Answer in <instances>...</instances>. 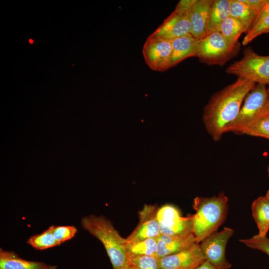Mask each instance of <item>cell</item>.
I'll return each mask as SVG.
<instances>
[{"label":"cell","instance_id":"1","mask_svg":"<svg viewBox=\"0 0 269 269\" xmlns=\"http://www.w3.org/2000/svg\"><path fill=\"white\" fill-rule=\"evenodd\" d=\"M256 84L238 77L211 97L204 109L203 122L214 141H219L227 127L236 119L246 95Z\"/></svg>","mask_w":269,"mask_h":269},{"label":"cell","instance_id":"2","mask_svg":"<svg viewBox=\"0 0 269 269\" xmlns=\"http://www.w3.org/2000/svg\"><path fill=\"white\" fill-rule=\"evenodd\" d=\"M82 227L103 245L113 269H124L131 265L127 251V240L112 222L103 216L89 215L81 219Z\"/></svg>","mask_w":269,"mask_h":269},{"label":"cell","instance_id":"3","mask_svg":"<svg viewBox=\"0 0 269 269\" xmlns=\"http://www.w3.org/2000/svg\"><path fill=\"white\" fill-rule=\"evenodd\" d=\"M228 199L223 192L212 197H196L193 207V234L199 243L217 232L225 221L228 213Z\"/></svg>","mask_w":269,"mask_h":269},{"label":"cell","instance_id":"4","mask_svg":"<svg viewBox=\"0 0 269 269\" xmlns=\"http://www.w3.org/2000/svg\"><path fill=\"white\" fill-rule=\"evenodd\" d=\"M240 48V43L230 45L219 31H215L198 40L195 57L206 64L222 66L235 57Z\"/></svg>","mask_w":269,"mask_h":269},{"label":"cell","instance_id":"5","mask_svg":"<svg viewBox=\"0 0 269 269\" xmlns=\"http://www.w3.org/2000/svg\"><path fill=\"white\" fill-rule=\"evenodd\" d=\"M226 72L256 84L269 86V56L260 55L251 48H246L242 58L229 65Z\"/></svg>","mask_w":269,"mask_h":269},{"label":"cell","instance_id":"6","mask_svg":"<svg viewBox=\"0 0 269 269\" xmlns=\"http://www.w3.org/2000/svg\"><path fill=\"white\" fill-rule=\"evenodd\" d=\"M269 98L267 85L256 84L246 95L236 119L225 130L239 134L241 131L258 119Z\"/></svg>","mask_w":269,"mask_h":269},{"label":"cell","instance_id":"7","mask_svg":"<svg viewBox=\"0 0 269 269\" xmlns=\"http://www.w3.org/2000/svg\"><path fill=\"white\" fill-rule=\"evenodd\" d=\"M156 217L160 235L184 236L193 234V215L182 216L173 205L166 204L158 207Z\"/></svg>","mask_w":269,"mask_h":269},{"label":"cell","instance_id":"8","mask_svg":"<svg viewBox=\"0 0 269 269\" xmlns=\"http://www.w3.org/2000/svg\"><path fill=\"white\" fill-rule=\"evenodd\" d=\"M189 10L177 4L174 10L148 37L171 41L191 34Z\"/></svg>","mask_w":269,"mask_h":269},{"label":"cell","instance_id":"9","mask_svg":"<svg viewBox=\"0 0 269 269\" xmlns=\"http://www.w3.org/2000/svg\"><path fill=\"white\" fill-rule=\"evenodd\" d=\"M233 233L232 229L226 227L202 241L199 246L205 260L219 269H229L231 264L226 258L225 249Z\"/></svg>","mask_w":269,"mask_h":269},{"label":"cell","instance_id":"10","mask_svg":"<svg viewBox=\"0 0 269 269\" xmlns=\"http://www.w3.org/2000/svg\"><path fill=\"white\" fill-rule=\"evenodd\" d=\"M144 59L153 70L163 71L170 68L171 41L147 37L142 48Z\"/></svg>","mask_w":269,"mask_h":269},{"label":"cell","instance_id":"11","mask_svg":"<svg viewBox=\"0 0 269 269\" xmlns=\"http://www.w3.org/2000/svg\"><path fill=\"white\" fill-rule=\"evenodd\" d=\"M158 259L161 269H195L205 261L199 243L197 242L177 253Z\"/></svg>","mask_w":269,"mask_h":269},{"label":"cell","instance_id":"12","mask_svg":"<svg viewBox=\"0 0 269 269\" xmlns=\"http://www.w3.org/2000/svg\"><path fill=\"white\" fill-rule=\"evenodd\" d=\"M157 208L155 205L145 204L138 211V223L126 238L127 243L157 238L160 235L159 225L156 217Z\"/></svg>","mask_w":269,"mask_h":269},{"label":"cell","instance_id":"13","mask_svg":"<svg viewBox=\"0 0 269 269\" xmlns=\"http://www.w3.org/2000/svg\"><path fill=\"white\" fill-rule=\"evenodd\" d=\"M212 0H195L189 10L191 34L200 39L209 34L208 24Z\"/></svg>","mask_w":269,"mask_h":269},{"label":"cell","instance_id":"14","mask_svg":"<svg viewBox=\"0 0 269 269\" xmlns=\"http://www.w3.org/2000/svg\"><path fill=\"white\" fill-rule=\"evenodd\" d=\"M157 242L156 257L160 259L177 253L197 241L193 234L184 236L161 234L157 238Z\"/></svg>","mask_w":269,"mask_h":269},{"label":"cell","instance_id":"15","mask_svg":"<svg viewBox=\"0 0 269 269\" xmlns=\"http://www.w3.org/2000/svg\"><path fill=\"white\" fill-rule=\"evenodd\" d=\"M198 40L190 33L171 40L172 54L170 67L177 65L187 58L195 57Z\"/></svg>","mask_w":269,"mask_h":269},{"label":"cell","instance_id":"16","mask_svg":"<svg viewBox=\"0 0 269 269\" xmlns=\"http://www.w3.org/2000/svg\"><path fill=\"white\" fill-rule=\"evenodd\" d=\"M48 265L20 258L13 252L0 249V269H43Z\"/></svg>","mask_w":269,"mask_h":269},{"label":"cell","instance_id":"17","mask_svg":"<svg viewBox=\"0 0 269 269\" xmlns=\"http://www.w3.org/2000/svg\"><path fill=\"white\" fill-rule=\"evenodd\" d=\"M253 216L259 229V235L267 236L269 230V198L260 196L252 205Z\"/></svg>","mask_w":269,"mask_h":269},{"label":"cell","instance_id":"18","mask_svg":"<svg viewBox=\"0 0 269 269\" xmlns=\"http://www.w3.org/2000/svg\"><path fill=\"white\" fill-rule=\"evenodd\" d=\"M231 0H212L209 20V33L218 31L222 23L231 14Z\"/></svg>","mask_w":269,"mask_h":269},{"label":"cell","instance_id":"19","mask_svg":"<svg viewBox=\"0 0 269 269\" xmlns=\"http://www.w3.org/2000/svg\"><path fill=\"white\" fill-rule=\"evenodd\" d=\"M257 15V12L244 0H231L230 16L242 23L245 33L252 27Z\"/></svg>","mask_w":269,"mask_h":269},{"label":"cell","instance_id":"20","mask_svg":"<svg viewBox=\"0 0 269 269\" xmlns=\"http://www.w3.org/2000/svg\"><path fill=\"white\" fill-rule=\"evenodd\" d=\"M218 31L230 45L235 46L239 44L238 39L245 33V27L240 21L230 16L222 23Z\"/></svg>","mask_w":269,"mask_h":269},{"label":"cell","instance_id":"21","mask_svg":"<svg viewBox=\"0 0 269 269\" xmlns=\"http://www.w3.org/2000/svg\"><path fill=\"white\" fill-rule=\"evenodd\" d=\"M157 251V238H149L137 242L127 243V244L128 255L156 257Z\"/></svg>","mask_w":269,"mask_h":269},{"label":"cell","instance_id":"22","mask_svg":"<svg viewBox=\"0 0 269 269\" xmlns=\"http://www.w3.org/2000/svg\"><path fill=\"white\" fill-rule=\"evenodd\" d=\"M27 243L39 250L59 245L53 236L51 226L42 233L30 237L27 240Z\"/></svg>","mask_w":269,"mask_h":269},{"label":"cell","instance_id":"23","mask_svg":"<svg viewBox=\"0 0 269 269\" xmlns=\"http://www.w3.org/2000/svg\"><path fill=\"white\" fill-rule=\"evenodd\" d=\"M239 134L269 139V116L258 119L242 129Z\"/></svg>","mask_w":269,"mask_h":269},{"label":"cell","instance_id":"24","mask_svg":"<svg viewBox=\"0 0 269 269\" xmlns=\"http://www.w3.org/2000/svg\"><path fill=\"white\" fill-rule=\"evenodd\" d=\"M131 264L138 269H161L158 259L153 256L128 255Z\"/></svg>","mask_w":269,"mask_h":269},{"label":"cell","instance_id":"25","mask_svg":"<svg viewBox=\"0 0 269 269\" xmlns=\"http://www.w3.org/2000/svg\"><path fill=\"white\" fill-rule=\"evenodd\" d=\"M267 33H269V15L265 17L252 26L244 36L242 44L245 46L258 36Z\"/></svg>","mask_w":269,"mask_h":269},{"label":"cell","instance_id":"26","mask_svg":"<svg viewBox=\"0 0 269 269\" xmlns=\"http://www.w3.org/2000/svg\"><path fill=\"white\" fill-rule=\"evenodd\" d=\"M53 236L60 245L73 238L77 232L73 226H51Z\"/></svg>","mask_w":269,"mask_h":269},{"label":"cell","instance_id":"27","mask_svg":"<svg viewBox=\"0 0 269 269\" xmlns=\"http://www.w3.org/2000/svg\"><path fill=\"white\" fill-rule=\"evenodd\" d=\"M240 241L250 248L259 250L269 256V238L267 236L258 234L249 239H241Z\"/></svg>","mask_w":269,"mask_h":269},{"label":"cell","instance_id":"28","mask_svg":"<svg viewBox=\"0 0 269 269\" xmlns=\"http://www.w3.org/2000/svg\"><path fill=\"white\" fill-rule=\"evenodd\" d=\"M267 0H244L258 14L265 5Z\"/></svg>","mask_w":269,"mask_h":269},{"label":"cell","instance_id":"29","mask_svg":"<svg viewBox=\"0 0 269 269\" xmlns=\"http://www.w3.org/2000/svg\"><path fill=\"white\" fill-rule=\"evenodd\" d=\"M268 15H269V0H267L265 5L258 14L253 25Z\"/></svg>","mask_w":269,"mask_h":269},{"label":"cell","instance_id":"30","mask_svg":"<svg viewBox=\"0 0 269 269\" xmlns=\"http://www.w3.org/2000/svg\"><path fill=\"white\" fill-rule=\"evenodd\" d=\"M195 269H219L208 261L205 260Z\"/></svg>","mask_w":269,"mask_h":269},{"label":"cell","instance_id":"31","mask_svg":"<svg viewBox=\"0 0 269 269\" xmlns=\"http://www.w3.org/2000/svg\"><path fill=\"white\" fill-rule=\"evenodd\" d=\"M268 90L269 92V98H268V101L267 102V104L265 107H264V109L262 111L261 114L260 115L258 119H259L263 117L269 116V86H268Z\"/></svg>","mask_w":269,"mask_h":269},{"label":"cell","instance_id":"32","mask_svg":"<svg viewBox=\"0 0 269 269\" xmlns=\"http://www.w3.org/2000/svg\"><path fill=\"white\" fill-rule=\"evenodd\" d=\"M57 267L56 266L48 265L46 268L43 269H56Z\"/></svg>","mask_w":269,"mask_h":269},{"label":"cell","instance_id":"33","mask_svg":"<svg viewBox=\"0 0 269 269\" xmlns=\"http://www.w3.org/2000/svg\"><path fill=\"white\" fill-rule=\"evenodd\" d=\"M124 269H138L131 264L130 266H129V267Z\"/></svg>","mask_w":269,"mask_h":269},{"label":"cell","instance_id":"34","mask_svg":"<svg viewBox=\"0 0 269 269\" xmlns=\"http://www.w3.org/2000/svg\"><path fill=\"white\" fill-rule=\"evenodd\" d=\"M266 196L269 198V190L267 191Z\"/></svg>","mask_w":269,"mask_h":269},{"label":"cell","instance_id":"35","mask_svg":"<svg viewBox=\"0 0 269 269\" xmlns=\"http://www.w3.org/2000/svg\"><path fill=\"white\" fill-rule=\"evenodd\" d=\"M268 176H269V168H268Z\"/></svg>","mask_w":269,"mask_h":269}]
</instances>
